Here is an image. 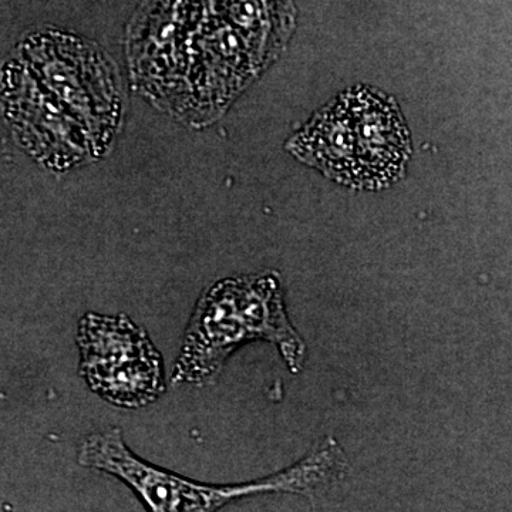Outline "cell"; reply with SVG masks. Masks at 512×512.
Returning a JSON list of instances; mask_svg holds the SVG:
<instances>
[{
	"mask_svg": "<svg viewBox=\"0 0 512 512\" xmlns=\"http://www.w3.org/2000/svg\"><path fill=\"white\" fill-rule=\"evenodd\" d=\"M2 100L16 143L56 171L103 157L123 119L113 62L64 33H37L16 47L3 69Z\"/></svg>",
	"mask_w": 512,
	"mask_h": 512,
	"instance_id": "1",
	"label": "cell"
},
{
	"mask_svg": "<svg viewBox=\"0 0 512 512\" xmlns=\"http://www.w3.org/2000/svg\"><path fill=\"white\" fill-rule=\"evenodd\" d=\"M77 464L116 477L154 512H214L258 494L301 495L316 504L345 480L349 470L348 456L339 441L326 436L298 463L274 476L231 485L197 483L138 457L119 427L84 437L77 448Z\"/></svg>",
	"mask_w": 512,
	"mask_h": 512,
	"instance_id": "2",
	"label": "cell"
},
{
	"mask_svg": "<svg viewBox=\"0 0 512 512\" xmlns=\"http://www.w3.org/2000/svg\"><path fill=\"white\" fill-rule=\"evenodd\" d=\"M251 342L271 343L289 372H302L308 346L286 311L276 271L220 279L202 292L185 328L171 383H214L229 357Z\"/></svg>",
	"mask_w": 512,
	"mask_h": 512,
	"instance_id": "3",
	"label": "cell"
},
{
	"mask_svg": "<svg viewBox=\"0 0 512 512\" xmlns=\"http://www.w3.org/2000/svg\"><path fill=\"white\" fill-rule=\"evenodd\" d=\"M79 372L104 402L136 410L167 389L164 360L147 330L124 313L89 312L77 323Z\"/></svg>",
	"mask_w": 512,
	"mask_h": 512,
	"instance_id": "4",
	"label": "cell"
},
{
	"mask_svg": "<svg viewBox=\"0 0 512 512\" xmlns=\"http://www.w3.org/2000/svg\"><path fill=\"white\" fill-rule=\"evenodd\" d=\"M356 141V190L379 191L399 183L412 157V136L399 103L367 84L345 90Z\"/></svg>",
	"mask_w": 512,
	"mask_h": 512,
	"instance_id": "5",
	"label": "cell"
},
{
	"mask_svg": "<svg viewBox=\"0 0 512 512\" xmlns=\"http://www.w3.org/2000/svg\"><path fill=\"white\" fill-rule=\"evenodd\" d=\"M296 160L333 183L356 190V141L345 92L316 111L286 144Z\"/></svg>",
	"mask_w": 512,
	"mask_h": 512,
	"instance_id": "6",
	"label": "cell"
}]
</instances>
